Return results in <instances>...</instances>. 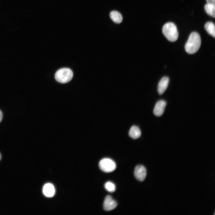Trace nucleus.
<instances>
[{
    "instance_id": "nucleus-8",
    "label": "nucleus",
    "mask_w": 215,
    "mask_h": 215,
    "mask_svg": "<svg viewBox=\"0 0 215 215\" xmlns=\"http://www.w3.org/2000/svg\"><path fill=\"white\" fill-rule=\"evenodd\" d=\"M169 79L165 76L162 78L158 86V91L159 95L162 94L166 89L169 83Z\"/></svg>"
},
{
    "instance_id": "nucleus-7",
    "label": "nucleus",
    "mask_w": 215,
    "mask_h": 215,
    "mask_svg": "<svg viewBox=\"0 0 215 215\" xmlns=\"http://www.w3.org/2000/svg\"><path fill=\"white\" fill-rule=\"evenodd\" d=\"M166 105V102L163 100L157 102L153 109L154 114L157 116H161L164 113Z\"/></svg>"
},
{
    "instance_id": "nucleus-5",
    "label": "nucleus",
    "mask_w": 215,
    "mask_h": 215,
    "mask_svg": "<svg viewBox=\"0 0 215 215\" xmlns=\"http://www.w3.org/2000/svg\"><path fill=\"white\" fill-rule=\"evenodd\" d=\"M134 174L137 180L140 181H143L146 176V169L143 165H138L135 168Z\"/></svg>"
},
{
    "instance_id": "nucleus-4",
    "label": "nucleus",
    "mask_w": 215,
    "mask_h": 215,
    "mask_svg": "<svg viewBox=\"0 0 215 215\" xmlns=\"http://www.w3.org/2000/svg\"><path fill=\"white\" fill-rule=\"evenodd\" d=\"M99 166L102 170L107 173L113 171L116 167L115 162L112 159L107 158L101 159L99 162Z\"/></svg>"
},
{
    "instance_id": "nucleus-16",
    "label": "nucleus",
    "mask_w": 215,
    "mask_h": 215,
    "mask_svg": "<svg viewBox=\"0 0 215 215\" xmlns=\"http://www.w3.org/2000/svg\"><path fill=\"white\" fill-rule=\"evenodd\" d=\"M2 113L1 111L0 110V122L2 120Z\"/></svg>"
},
{
    "instance_id": "nucleus-14",
    "label": "nucleus",
    "mask_w": 215,
    "mask_h": 215,
    "mask_svg": "<svg viewBox=\"0 0 215 215\" xmlns=\"http://www.w3.org/2000/svg\"><path fill=\"white\" fill-rule=\"evenodd\" d=\"M105 187L107 191L110 192H114L116 189L115 185L110 182H106L105 184Z\"/></svg>"
},
{
    "instance_id": "nucleus-12",
    "label": "nucleus",
    "mask_w": 215,
    "mask_h": 215,
    "mask_svg": "<svg viewBox=\"0 0 215 215\" xmlns=\"http://www.w3.org/2000/svg\"><path fill=\"white\" fill-rule=\"evenodd\" d=\"M205 28L207 32L214 37H215V25L211 22H208L205 25Z\"/></svg>"
},
{
    "instance_id": "nucleus-6",
    "label": "nucleus",
    "mask_w": 215,
    "mask_h": 215,
    "mask_svg": "<svg viewBox=\"0 0 215 215\" xmlns=\"http://www.w3.org/2000/svg\"><path fill=\"white\" fill-rule=\"evenodd\" d=\"M117 206L116 202L110 195L107 196L104 200L103 208L106 211H110L114 209Z\"/></svg>"
},
{
    "instance_id": "nucleus-11",
    "label": "nucleus",
    "mask_w": 215,
    "mask_h": 215,
    "mask_svg": "<svg viewBox=\"0 0 215 215\" xmlns=\"http://www.w3.org/2000/svg\"><path fill=\"white\" fill-rule=\"evenodd\" d=\"M111 19L115 23L119 24L122 21V17L121 14L116 11H111L110 14Z\"/></svg>"
},
{
    "instance_id": "nucleus-17",
    "label": "nucleus",
    "mask_w": 215,
    "mask_h": 215,
    "mask_svg": "<svg viewBox=\"0 0 215 215\" xmlns=\"http://www.w3.org/2000/svg\"><path fill=\"white\" fill-rule=\"evenodd\" d=\"M1 159V153H0V161Z\"/></svg>"
},
{
    "instance_id": "nucleus-13",
    "label": "nucleus",
    "mask_w": 215,
    "mask_h": 215,
    "mask_svg": "<svg viewBox=\"0 0 215 215\" xmlns=\"http://www.w3.org/2000/svg\"><path fill=\"white\" fill-rule=\"evenodd\" d=\"M205 10L206 13L214 18L215 16V6L214 5L207 4L204 6Z\"/></svg>"
},
{
    "instance_id": "nucleus-3",
    "label": "nucleus",
    "mask_w": 215,
    "mask_h": 215,
    "mask_svg": "<svg viewBox=\"0 0 215 215\" xmlns=\"http://www.w3.org/2000/svg\"><path fill=\"white\" fill-rule=\"evenodd\" d=\"M73 73L69 68H63L59 70L55 76L56 80L62 83H67L70 81L73 78Z\"/></svg>"
},
{
    "instance_id": "nucleus-10",
    "label": "nucleus",
    "mask_w": 215,
    "mask_h": 215,
    "mask_svg": "<svg viewBox=\"0 0 215 215\" xmlns=\"http://www.w3.org/2000/svg\"><path fill=\"white\" fill-rule=\"evenodd\" d=\"M129 136L133 139L139 138L141 135V132L137 126H133L130 128L129 132Z\"/></svg>"
},
{
    "instance_id": "nucleus-9",
    "label": "nucleus",
    "mask_w": 215,
    "mask_h": 215,
    "mask_svg": "<svg viewBox=\"0 0 215 215\" xmlns=\"http://www.w3.org/2000/svg\"><path fill=\"white\" fill-rule=\"evenodd\" d=\"M43 192L46 197H50L53 196L55 193V189L51 184L47 183L44 185L43 188Z\"/></svg>"
},
{
    "instance_id": "nucleus-2",
    "label": "nucleus",
    "mask_w": 215,
    "mask_h": 215,
    "mask_svg": "<svg viewBox=\"0 0 215 215\" xmlns=\"http://www.w3.org/2000/svg\"><path fill=\"white\" fill-rule=\"evenodd\" d=\"M162 32L165 37L170 41L173 42L177 40L178 33L176 25L172 22H168L164 25Z\"/></svg>"
},
{
    "instance_id": "nucleus-15",
    "label": "nucleus",
    "mask_w": 215,
    "mask_h": 215,
    "mask_svg": "<svg viewBox=\"0 0 215 215\" xmlns=\"http://www.w3.org/2000/svg\"><path fill=\"white\" fill-rule=\"evenodd\" d=\"M207 4L215 5V0H206Z\"/></svg>"
},
{
    "instance_id": "nucleus-1",
    "label": "nucleus",
    "mask_w": 215,
    "mask_h": 215,
    "mask_svg": "<svg viewBox=\"0 0 215 215\" xmlns=\"http://www.w3.org/2000/svg\"><path fill=\"white\" fill-rule=\"evenodd\" d=\"M201 44L200 36L196 32L191 33L185 46L186 51L189 54L196 52L199 48Z\"/></svg>"
}]
</instances>
